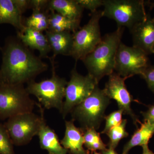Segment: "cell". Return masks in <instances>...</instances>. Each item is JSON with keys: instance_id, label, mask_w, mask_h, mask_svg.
Returning a JSON list of instances; mask_svg holds the SVG:
<instances>
[{"instance_id": "1", "label": "cell", "mask_w": 154, "mask_h": 154, "mask_svg": "<svg viewBox=\"0 0 154 154\" xmlns=\"http://www.w3.org/2000/svg\"><path fill=\"white\" fill-rule=\"evenodd\" d=\"M0 85H24L34 81L48 65L19 40L11 39L2 50Z\"/></svg>"}, {"instance_id": "2", "label": "cell", "mask_w": 154, "mask_h": 154, "mask_svg": "<svg viewBox=\"0 0 154 154\" xmlns=\"http://www.w3.org/2000/svg\"><path fill=\"white\" fill-rule=\"evenodd\" d=\"M124 30V28L117 27L114 32L106 34L95 49L82 60L88 74L98 84L103 77L114 71L116 56Z\"/></svg>"}, {"instance_id": "3", "label": "cell", "mask_w": 154, "mask_h": 154, "mask_svg": "<svg viewBox=\"0 0 154 154\" xmlns=\"http://www.w3.org/2000/svg\"><path fill=\"white\" fill-rule=\"evenodd\" d=\"M110 99L98 85L88 98L72 110V119L79 122L82 130H97L105 117V111Z\"/></svg>"}, {"instance_id": "4", "label": "cell", "mask_w": 154, "mask_h": 154, "mask_svg": "<svg viewBox=\"0 0 154 154\" xmlns=\"http://www.w3.org/2000/svg\"><path fill=\"white\" fill-rule=\"evenodd\" d=\"M103 17L113 19L117 27L131 31L146 18L144 1L141 0H103Z\"/></svg>"}, {"instance_id": "5", "label": "cell", "mask_w": 154, "mask_h": 154, "mask_svg": "<svg viewBox=\"0 0 154 154\" xmlns=\"http://www.w3.org/2000/svg\"><path fill=\"white\" fill-rule=\"evenodd\" d=\"M50 60L53 68L51 77L39 82L33 81L28 83L26 90L30 95H33L37 98L39 104L45 108H56L61 113L68 82L64 78L56 74L54 60Z\"/></svg>"}, {"instance_id": "6", "label": "cell", "mask_w": 154, "mask_h": 154, "mask_svg": "<svg viewBox=\"0 0 154 154\" xmlns=\"http://www.w3.org/2000/svg\"><path fill=\"white\" fill-rule=\"evenodd\" d=\"M36 105L40 109V116L33 112L21 113L8 119L4 124L14 145H25L29 143L34 136L38 135L45 121L43 108L39 103H36Z\"/></svg>"}, {"instance_id": "7", "label": "cell", "mask_w": 154, "mask_h": 154, "mask_svg": "<svg viewBox=\"0 0 154 154\" xmlns=\"http://www.w3.org/2000/svg\"><path fill=\"white\" fill-rule=\"evenodd\" d=\"M36 102L24 85H0V119L33 112Z\"/></svg>"}, {"instance_id": "8", "label": "cell", "mask_w": 154, "mask_h": 154, "mask_svg": "<svg viewBox=\"0 0 154 154\" xmlns=\"http://www.w3.org/2000/svg\"><path fill=\"white\" fill-rule=\"evenodd\" d=\"M102 17V11L92 13L88 23L73 33V43L71 56L76 61L82 60L101 42L102 37L99 22Z\"/></svg>"}, {"instance_id": "9", "label": "cell", "mask_w": 154, "mask_h": 154, "mask_svg": "<svg viewBox=\"0 0 154 154\" xmlns=\"http://www.w3.org/2000/svg\"><path fill=\"white\" fill-rule=\"evenodd\" d=\"M98 84L91 75L88 74L86 76L82 75L74 67L66 88L65 100L61 113L63 118H65L75 107L85 100Z\"/></svg>"}, {"instance_id": "10", "label": "cell", "mask_w": 154, "mask_h": 154, "mask_svg": "<svg viewBox=\"0 0 154 154\" xmlns=\"http://www.w3.org/2000/svg\"><path fill=\"white\" fill-rule=\"evenodd\" d=\"M148 55L134 46L121 42L116 52L114 71L122 77L129 78L140 75L150 65Z\"/></svg>"}, {"instance_id": "11", "label": "cell", "mask_w": 154, "mask_h": 154, "mask_svg": "<svg viewBox=\"0 0 154 154\" xmlns=\"http://www.w3.org/2000/svg\"><path fill=\"white\" fill-rule=\"evenodd\" d=\"M127 79L113 72L109 75L108 81L103 90L110 99H113L116 101L119 109L122 110L124 114L131 117L134 124L138 128V124H140V122L131 107V102L134 100L125 86V81Z\"/></svg>"}, {"instance_id": "12", "label": "cell", "mask_w": 154, "mask_h": 154, "mask_svg": "<svg viewBox=\"0 0 154 154\" xmlns=\"http://www.w3.org/2000/svg\"><path fill=\"white\" fill-rule=\"evenodd\" d=\"M133 45L148 55L153 54L154 46V18L147 14L146 19L131 30Z\"/></svg>"}, {"instance_id": "13", "label": "cell", "mask_w": 154, "mask_h": 154, "mask_svg": "<svg viewBox=\"0 0 154 154\" xmlns=\"http://www.w3.org/2000/svg\"><path fill=\"white\" fill-rule=\"evenodd\" d=\"M19 40L29 49L36 50L39 53V57H48L51 51L47 37L43 32L25 26L22 31H17Z\"/></svg>"}, {"instance_id": "14", "label": "cell", "mask_w": 154, "mask_h": 154, "mask_svg": "<svg viewBox=\"0 0 154 154\" xmlns=\"http://www.w3.org/2000/svg\"><path fill=\"white\" fill-rule=\"evenodd\" d=\"M64 136L60 141L61 144L71 154H90L85 149L83 131L81 128L75 126L74 121H65Z\"/></svg>"}, {"instance_id": "15", "label": "cell", "mask_w": 154, "mask_h": 154, "mask_svg": "<svg viewBox=\"0 0 154 154\" xmlns=\"http://www.w3.org/2000/svg\"><path fill=\"white\" fill-rule=\"evenodd\" d=\"M45 36L51 51L53 52L52 59L58 55L71 56L73 43V33L69 31L55 32L48 30Z\"/></svg>"}, {"instance_id": "16", "label": "cell", "mask_w": 154, "mask_h": 154, "mask_svg": "<svg viewBox=\"0 0 154 154\" xmlns=\"http://www.w3.org/2000/svg\"><path fill=\"white\" fill-rule=\"evenodd\" d=\"M40 147L46 150L48 154H67V150L61 144L58 137L54 131L45 122L38 134Z\"/></svg>"}, {"instance_id": "17", "label": "cell", "mask_w": 154, "mask_h": 154, "mask_svg": "<svg viewBox=\"0 0 154 154\" xmlns=\"http://www.w3.org/2000/svg\"><path fill=\"white\" fill-rule=\"evenodd\" d=\"M22 15L13 0H0V25L10 24L22 31L25 27Z\"/></svg>"}, {"instance_id": "18", "label": "cell", "mask_w": 154, "mask_h": 154, "mask_svg": "<svg viewBox=\"0 0 154 154\" xmlns=\"http://www.w3.org/2000/svg\"><path fill=\"white\" fill-rule=\"evenodd\" d=\"M48 9L69 19L79 21L81 20L84 10L76 0H50Z\"/></svg>"}, {"instance_id": "19", "label": "cell", "mask_w": 154, "mask_h": 154, "mask_svg": "<svg viewBox=\"0 0 154 154\" xmlns=\"http://www.w3.org/2000/svg\"><path fill=\"white\" fill-rule=\"evenodd\" d=\"M140 127L137 128L131 138L124 146L122 154H128L129 151L137 146L148 145L150 139L154 134V124L148 121L140 122Z\"/></svg>"}, {"instance_id": "20", "label": "cell", "mask_w": 154, "mask_h": 154, "mask_svg": "<svg viewBox=\"0 0 154 154\" xmlns=\"http://www.w3.org/2000/svg\"><path fill=\"white\" fill-rule=\"evenodd\" d=\"M50 11L48 30L55 32L69 31L73 33L81 28L80 21L72 20L54 11Z\"/></svg>"}, {"instance_id": "21", "label": "cell", "mask_w": 154, "mask_h": 154, "mask_svg": "<svg viewBox=\"0 0 154 154\" xmlns=\"http://www.w3.org/2000/svg\"><path fill=\"white\" fill-rule=\"evenodd\" d=\"M49 10L33 11L32 14L26 19L25 26L40 32L48 30L49 28Z\"/></svg>"}, {"instance_id": "22", "label": "cell", "mask_w": 154, "mask_h": 154, "mask_svg": "<svg viewBox=\"0 0 154 154\" xmlns=\"http://www.w3.org/2000/svg\"><path fill=\"white\" fill-rule=\"evenodd\" d=\"M82 130L83 131L84 145L88 150L91 151L92 153L97 150L102 151L107 149V145L102 140L100 133L95 128H89Z\"/></svg>"}, {"instance_id": "23", "label": "cell", "mask_w": 154, "mask_h": 154, "mask_svg": "<svg viewBox=\"0 0 154 154\" xmlns=\"http://www.w3.org/2000/svg\"><path fill=\"white\" fill-rule=\"evenodd\" d=\"M127 123V119H122L120 124L114 127L106 134L109 138V148L115 149L121 140L128 136L129 134L125 129Z\"/></svg>"}, {"instance_id": "24", "label": "cell", "mask_w": 154, "mask_h": 154, "mask_svg": "<svg viewBox=\"0 0 154 154\" xmlns=\"http://www.w3.org/2000/svg\"><path fill=\"white\" fill-rule=\"evenodd\" d=\"M13 145L5 126L0 124V154H15Z\"/></svg>"}, {"instance_id": "25", "label": "cell", "mask_w": 154, "mask_h": 154, "mask_svg": "<svg viewBox=\"0 0 154 154\" xmlns=\"http://www.w3.org/2000/svg\"><path fill=\"white\" fill-rule=\"evenodd\" d=\"M122 110H119L113 111L109 115L105 116L104 119L105 120V127L101 133H106L110 129L118 125L122 121Z\"/></svg>"}, {"instance_id": "26", "label": "cell", "mask_w": 154, "mask_h": 154, "mask_svg": "<svg viewBox=\"0 0 154 154\" xmlns=\"http://www.w3.org/2000/svg\"><path fill=\"white\" fill-rule=\"evenodd\" d=\"M78 3L84 9L91 11L94 13L97 11V9L103 6V0H76Z\"/></svg>"}, {"instance_id": "27", "label": "cell", "mask_w": 154, "mask_h": 154, "mask_svg": "<svg viewBox=\"0 0 154 154\" xmlns=\"http://www.w3.org/2000/svg\"><path fill=\"white\" fill-rule=\"evenodd\" d=\"M140 76L145 80L149 89L154 93V65L147 67Z\"/></svg>"}, {"instance_id": "28", "label": "cell", "mask_w": 154, "mask_h": 154, "mask_svg": "<svg viewBox=\"0 0 154 154\" xmlns=\"http://www.w3.org/2000/svg\"><path fill=\"white\" fill-rule=\"evenodd\" d=\"M30 8L33 11H45L48 9V0H30Z\"/></svg>"}, {"instance_id": "29", "label": "cell", "mask_w": 154, "mask_h": 154, "mask_svg": "<svg viewBox=\"0 0 154 154\" xmlns=\"http://www.w3.org/2000/svg\"><path fill=\"white\" fill-rule=\"evenodd\" d=\"M17 8L22 14L30 8V0H13Z\"/></svg>"}, {"instance_id": "30", "label": "cell", "mask_w": 154, "mask_h": 154, "mask_svg": "<svg viewBox=\"0 0 154 154\" xmlns=\"http://www.w3.org/2000/svg\"><path fill=\"white\" fill-rule=\"evenodd\" d=\"M143 117L144 121H148L154 124V105H150L145 112H141Z\"/></svg>"}, {"instance_id": "31", "label": "cell", "mask_w": 154, "mask_h": 154, "mask_svg": "<svg viewBox=\"0 0 154 154\" xmlns=\"http://www.w3.org/2000/svg\"><path fill=\"white\" fill-rule=\"evenodd\" d=\"M142 154H154V153L149 149L148 145L142 146Z\"/></svg>"}, {"instance_id": "32", "label": "cell", "mask_w": 154, "mask_h": 154, "mask_svg": "<svg viewBox=\"0 0 154 154\" xmlns=\"http://www.w3.org/2000/svg\"><path fill=\"white\" fill-rule=\"evenodd\" d=\"M102 154H118L115 151V149L110 148L107 149L105 150L101 151Z\"/></svg>"}, {"instance_id": "33", "label": "cell", "mask_w": 154, "mask_h": 154, "mask_svg": "<svg viewBox=\"0 0 154 154\" xmlns=\"http://www.w3.org/2000/svg\"><path fill=\"white\" fill-rule=\"evenodd\" d=\"M144 5L145 6H149L150 9H152L154 8V1H144Z\"/></svg>"}, {"instance_id": "34", "label": "cell", "mask_w": 154, "mask_h": 154, "mask_svg": "<svg viewBox=\"0 0 154 154\" xmlns=\"http://www.w3.org/2000/svg\"><path fill=\"white\" fill-rule=\"evenodd\" d=\"M92 154H102V153H100L96 151H95L93 152V153H92Z\"/></svg>"}, {"instance_id": "35", "label": "cell", "mask_w": 154, "mask_h": 154, "mask_svg": "<svg viewBox=\"0 0 154 154\" xmlns=\"http://www.w3.org/2000/svg\"><path fill=\"white\" fill-rule=\"evenodd\" d=\"M153 54H154V46L153 47Z\"/></svg>"}, {"instance_id": "36", "label": "cell", "mask_w": 154, "mask_h": 154, "mask_svg": "<svg viewBox=\"0 0 154 154\" xmlns=\"http://www.w3.org/2000/svg\"><path fill=\"white\" fill-rule=\"evenodd\" d=\"M0 49H1V47H0Z\"/></svg>"}]
</instances>
